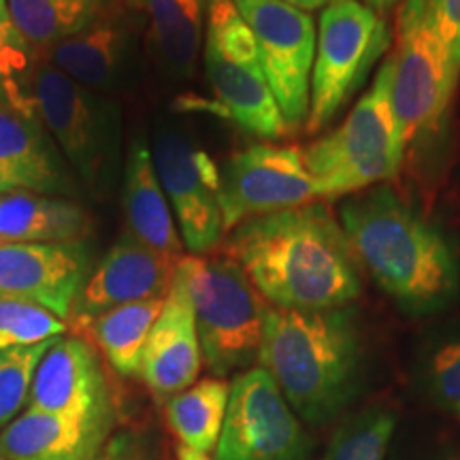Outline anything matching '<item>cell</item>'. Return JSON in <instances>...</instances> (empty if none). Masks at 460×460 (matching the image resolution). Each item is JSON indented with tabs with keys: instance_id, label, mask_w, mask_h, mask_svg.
I'll use <instances>...</instances> for the list:
<instances>
[{
	"instance_id": "obj_1",
	"label": "cell",
	"mask_w": 460,
	"mask_h": 460,
	"mask_svg": "<svg viewBox=\"0 0 460 460\" xmlns=\"http://www.w3.org/2000/svg\"><path fill=\"white\" fill-rule=\"evenodd\" d=\"M226 256L271 307L326 312L360 295V267L345 230L320 203L241 222L230 233Z\"/></svg>"
},
{
	"instance_id": "obj_2",
	"label": "cell",
	"mask_w": 460,
	"mask_h": 460,
	"mask_svg": "<svg viewBox=\"0 0 460 460\" xmlns=\"http://www.w3.org/2000/svg\"><path fill=\"white\" fill-rule=\"evenodd\" d=\"M341 226L362 271L410 312L446 307L460 288V264L444 234L393 190L341 207Z\"/></svg>"
},
{
	"instance_id": "obj_3",
	"label": "cell",
	"mask_w": 460,
	"mask_h": 460,
	"mask_svg": "<svg viewBox=\"0 0 460 460\" xmlns=\"http://www.w3.org/2000/svg\"><path fill=\"white\" fill-rule=\"evenodd\" d=\"M258 360L292 411L312 424L326 422L348 402L358 377L354 312H298L269 305Z\"/></svg>"
},
{
	"instance_id": "obj_4",
	"label": "cell",
	"mask_w": 460,
	"mask_h": 460,
	"mask_svg": "<svg viewBox=\"0 0 460 460\" xmlns=\"http://www.w3.org/2000/svg\"><path fill=\"white\" fill-rule=\"evenodd\" d=\"M175 279L190 298L203 360L214 376L245 369L262 345L264 301L243 267L230 256H181Z\"/></svg>"
},
{
	"instance_id": "obj_5",
	"label": "cell",
	"mask_w": 460,
	"mask_h": 460,
	"mask_svg": "<svg viewBox=\"0 0 460 460\" xmlns=\"http://www.w3.org/2000/svg\"><path fill=\"white\" fill-rule=\"evenodd\" d=\"M390 77L393 62L388 56L343 124L303 149L305 166L320 190V199L349 197L399 172L405 152L390 105Z\"/></svg>"
},
{
	"instance_id": "obj_6",
	"label": "cell",
	"mask_w": 460,
	"mask_h": 460,
	"mask_svg": "<svg viewBox=\"0 0 460 460\" xmlns=\"http://www.w3.org/2000/svg\"><path fill=\"white\" fill-rule=\"evenodd\" d=\"M203 58L216 113L258 139L290 132L264 77L254 32L234 0H207Z\"/></svg>"
},
{
	"instance_id": "obj_7",
	"label": "cell",
	"mask_w": 460,
	"mask_h": 460,
	"mask_svg": "<svg viewBox=\"0 0 460 460\" xmlns=\"http://www.w3.org/2000/svg\"><path fill=\"white\" fill-rule=\"evenodd\" d=\"M390 105L402 152L441 130L458 84L430 24L427 0H405L396 15L394 51L390 54Z\"/></svg>"
},
{
	"instance_id": "obj_8",
	"label": "cell",
	"mask_w": 460,
	"mask_h": 460,
	"mask_svg": "<svg viewBox=\"0 0 460 460\" xmlns=\"http://www.w3.org/2000/svg\"><path fill=\"white\" fill-rule=\"evenodd\" d=\"M28 92L43 128L68 164L90 188H105L119 146L118 109L51 65L34 68Z\"/></svg>"
},
{
	"instance_id": "obj_9",
	"label": "cell",
	"mask_w": 460,
	"mask_h": 460,
	"mask_svg": "<svg viewBox=\"0 0 460 460\" xmlns=\"http://www.w3.org/2000/svg\"><path fill=\"white\" fill-rule=\"evenodd\" d=\"M390 39L386 22L365 3L335 0L324 7L315 41L307 132H320L335 119L388 49Z\"/></svg>"
},
{
	"instance_id": "obj_10",
	"label": "cell",
	"mask_w": 460,
	"mask_h": 460,
	"mask_svg": "<svg viewBox=\"0 0 460 460\" xmlns=\"http://www.w3.org/2000/svg\"><path fill=\"white\" fill-rule=\"evenodd\" d=\"M254 32L261 65L288 130L303 128L309 115L315 60L314 17L281 0H234Z\"/></svg>"
},
{
	"instance_id": "obj_11",
	"label": "cell",
	"mask_w": 460,
	"mask_h": 460,
	"mask_svg": "<svg viewBox=\"0 0 460 460\" xmlns=\"http://www.w3.org/2000/svg\"><path fill=\"white\" fill-rule=\"evenodd\" d=\"M307 437L278 384L262 367L230 384L217 460H305Z\"/></svg>"
},
{
	"instance_id": "obj_12",
	"label": "cell",
	"mask_w": 460,
	"mask_h": 460,
	"mask_svg": "<svg viewBox=\"0 0 460 460\" xmlns=\"http://www.w3.org/2000/svg\"><path fill=\"white\" fill-rule=\"evenodd\" d=\"M320 190L305 166L303 149L295 146L247 147L220 169L224 228L233 230L250 217L309 205Z\"/></svg>"
},
{
	"instance_id": "obj_13",
	"label": "cell",
	"mask_w": 460,
	"mask_h": 460,
	"mask_svg": "<svg viewBox=\"0 0 460 460\" xmlns=\"http://www.w3.org/2000/svg\"><path fill=\"white\" fill-rule=\"evenodd\" d=\"M158 180L169 199L183 247L207 256L222 243L220 166L180 132H160L152 147Z\"/></svg>"
},
{
	"instance_id": "obj_14",
	"label": "cell",
	"mask_w": 460,
	"mask_h": 460,
	"mask_svg": "<svg viewBox=\"0 0 460 460\" xmlns=\"http://www.w3.org/2000/svg\"><path fill=\"white\" fill-rule=\"evenodd\" d=\"M177 261L180 258L152 250L128 233L122 234L85 278L73 305V329L82 332L96 315L119 305L166 298L175 279Z\"/></svg>"
},
{
	"instance_id": "obj_15",
	"label": "cell",
	"mask_w": 460,
	"mask_h": 460,
	"mask_svg": "<svg viewBox=\"0 0 460 460\" xmlns=\"http://www.w3.org/2000/svg\"><path fill=\"white\" fill-rule=\"evenodd\" d=\"M88 278V252L71 243H0V296L34 303L68 322Z\"/></svg>"
},
{
	"instance_id": "obj_16",
	"label": "cell",
	"mask_w": 460,
	"mask_h": 460,
	"mask_svg": "<svg viewBox=\"0 0 460 460\" xmlns=\"http://www.w3.org/2000/svg\"><path fill=\"white\" fill-rule=\"evenodd\" d=\"M28 405L58 416L102 422L107 388L94 345L82 337L56 339L39 362Z\"/></svg>"
},
{
	"instance_id": "obj_17",
	"label": "cell",
	"mask_w": 460,
	"mask_h": 460,
	"mask_svg": "<svg viewBox=\"0 0 460 460\" xmlns=\"http://www.w3.org/2000/svg\"><path fill=\"white\" fill-rule=\"evenodd\" d=\"M73 194L75 183L37 111L0 105V197Z\"/></svg>"
},
{
	"instance_id": "obj_18",
	"label": "cell",
	"mask_w": 460,
	"mask_h": 460,
	"mask_svg": "<svg viewBox=\"0 0 460 460\" xmlns=\"http://www.w3.org/2000/svg\"><path fill=\"white\" fill-rule=\"evenodd\" d=\"M203 352L194 309L180 281L172 279L163 312L143 348L139 376L160 401H169L197 382Z\"/></svg>"
},
{
	"instance_id": "obj_19",
	"label": "cell",
	"mask_w": 460,
	"mask_h": 460,
	"mask_svg": "<svg viewBox=\"0 0 460 460\" xmlns=\"http://www.w3.org/2000/svg\"><path fill=\"white\" fill-rule=\"evenodd\" d=\"M132 26L118 0L84 31L51 48L41 60L88 90L109 88L118 79L130 48Z\"/></svg>"
},
{
	"instance_id": "obj_20",
	"label": "cell",
	"mask_w": 460,
	"mask_h": 460,
	"mask_svg": "<svg viewBox=\"0 0 460 460\" xmlns=\"http://www.w3.org/2000/svg\"><path fill=\"white\" fill-rule=\"evenodd\" d=\"M102 422H85L28 407L0 430L7 460H90L101 446Z\"/></svg>"
},
{
	"instance_id": "obj_21",
	"label": "cell",
	"mask_w": 460,
	"mask_h": 460,
	"mask_svg": "<svg viewBox=\"0 0 460 460\" xmlns=\"http://www.w3.org/2000/svg\"><path fill=\"white\" fill-rule=\"evenodd\" d=\"M124 214L132 234L143 245L166 256H183V241L154 166L152 149L143 141L130 146L124 171Z\"/></svg>"
},
{
	"instance_id": "obj_22",
	"label": "cell",
	"mask_w": 460,
	"mask_h": 460,
	"mask_svg": "<svg viewBox=\"0 0 460 460\" xmlns=\"http://www.w3.org/2000/svg\"><path fill=\"white\" fill-rule=\"evenodd\" d=\"M90 233L92 217L73 200L34 192L0 197V243H71Z\"/></svg>"
},
{
	"instance_id": "obj_23",
	"label": "cell",
	"mask_w": 460,
	"mask_h": 460,
	"mask_svg": "<svg viewBox=\"0 0 460 460\" xmlns=\"http://www.w3.org/2000/svg\"><path fill=\"white\" fill-rule=\"evenodd\" d=\"M147 22V39L172 73H192L205 39L207 0H126Z\"/></svg>"
},
{
	"instance_id": "obj_24",
	"label": "cell",
	"mask_w": 460,
	"mask_h": 460,
	"mask_svg": "<svg viewBox=\"0 0 460 460\" xmlns=\"http://www.w3.org/2000/svg\"><path fill=\"white\" fill-rule=\"evenodd\" d=\"M166 298L119 305L85 324V335L101 349L115 373L139 376L146 341L163 312ZM82 331V332H84Z\"/></svg>"
},
{
	"instance_id": "obj_25",
	"label": "cell",
	"mask_w": 460,
	"mask_h": 460,
	"mask_svg": "<svg viewBox=\"0 0 460 460\" xmlns=\"http://www.w3.org/2000/svg\"><path fill=\"white\" fill-rule=\"evenodd\" d=\"M113 0H7L17 31L37 60L65 39L84 31Z\"/></svg>"
},
{
	"instance_id": "obj_26",
	"label": "cell",
	"mask_w": 460,
	"mask_h": 460,
	"mask_svg": "<svg viewBox=\"0 0 460 460\" xmlns=\"http://www.w3.org/2000/svg\"><path fill=\"white\" fill-rule=\"evenodd\" d=\"M228 394L230 386L222 377H205L166 401V422L181 446L203 454L216 450L226 418Z\"/></svg>"
},
{
	"instance_id": "obj_27",
	"label": "cell",
	"mask_w": 460,
	"mask_h": 460,
	"mask_svg": "<svg viewBox=\"0 0 460 460\" xmlns=\"http://www.w3.org/2000/svg\"><path fill=\"white\" fill-rule=\"evenodd\" d=\"M394 429L396 420L390 411H362L337 430L324 460H384Z\"/></svg>"
},
{
	"instance_id": "obj_28",
	"label": "cell",
	"mask_w": 460,
	"mask_h": 460,
	"mask_svg": "<svg viewBox=\"0 0 460 460\" xmlns=\"http://www.w3.org/2000/svg\"><path fill=\"white\" fill-rule=\"evenodd\" d=\"M32 60L37 58L11 20L7 0H0V105L32 111L28 92Z\"/></svg>"
},
{
	"instance_id": "obj_29",
	"label": "cell",
	"mask_w": 460,
	"mask_h": 460,
	"mask_svg": "<svg viewBox=\"0 0 460 460\" xmlns=\"http://www.w3.org/2000/svg\"><path fill=\"white\" fill-rule=\"evenodd\" d=\"M68 331V322L34 303L0 296V349L31 348Z\"/></svg>"
},
{
	"instance_id": "obj_30",
	"label": "cell",
	"mask_w": 460,
	"mask_h": 460,
	"mask_svg": "<svg viewBox=\"0 0 460 460\" xmlns=\"http://www.w3.org/2000/svg\"><path fill=\"white\" fill-rule=\"evenodd\" d=\"M51 341L31 348L0 349V430L24 411L31 401V388L39 362L48 352Z\"/></svg>"
},
{
	"instance_id": "obj_31",
	"label": "cell",
	"mask_w": 460,
	"mask_h": 460,
	"mask_svg": "<svg viewBox=\"0 0 460 460\" xmlns=\"http://www.w3.org/2000/svg\"><path fill=\"white\" fill-rule=\"evenodd\" d=\"M424 373L433 399L452 416L460 418V337L435 343Z\"/></svg>"
},
{
	"instance_id": "obj_32",
	"label": "cell",
	"mask_w": 460,
	"mask_h": 460,
	"mask_svg": "<svg viewBox=\"0 0 460 460\" xmlns=\"http://www.w3.org/2000/svg\"><path fill=\"white\" fill-rule=\"evenodd\" d=\"M430 24L444 45L454 82H460V0H427Z\"/></svg>"
},
{
	"instance_id": "obj_33",
	"label": "cell",
	"mask_w": 460,
	"mask_h": 460,
	"mask_svg": "<svg viewBox=\"0 0 460 460\" xmlns=\"http://www.w3.org/2000/svg\"><path fill=\"white\" fill-rule=\"evenodd\" d=\"M90 460H135V454L130 452V446L126 441L115 439L113 444H109L105 450Z\"/></svg>"
},
{
	"instance_id": "obj_34",
	"label": "cell",
	"mask_w": 460,
	"mask_h": 460,
	"mask_svg": "<svg viewBox=\"0 0 460 460\" xmlns=\"http://www.w3.org/2000/svg\"><path fill=\"white\" fill-rule=\"evenodd\" d=\"M281 3L286 4H292V7L301 9V11H314V9H322V7H329L331 3H335V0H281Z\"/></svg>"
},
{
	"instance_id": "obj_35",
	"label": "cell",
	"mask_w": 460,
	"mask_h": 460,
	"mask_svg": "<svg viewBox=\"0 0 460 460\" xmlns=\"http://www.w3.org/2000/svg\"><path fill=\"white\" fill-rule=\"evenodd\" d=\"M177 460H214V458H209L207 454L199 450H192V447L188 446H180L177 447Z\"/></svg>"
},
{
	"instance_id": "obj_36",
	"label": "cell",
	"mask_w": 460,
	"mask_h": 460,
	"mask_svg": "<svg viewBox=\"0 0 460 460\" xmlns=\"http://www.w3.org/2000/svg\"><path fill=\"white\" fill-rule=\"evenodd\" d=\"M399 0H365L367 7H371L376 13H384V11L393 9Z\"/></svg>"
},
{
	"instance_id": "obj_37",
	"label": "cell",
	"mask_w": 460,
	"mask_h": 460,
	"mask_svg": "<svg viewBox=\"0 0 460 460\" xmlns=\"http://www.w3.org/2000/svg\"><path fill=\"white\" fill-rule=\"evenodd\" d=\"M0 460H7V458H3V456H0Z\"/></svg>"
}]
</instances>
